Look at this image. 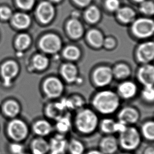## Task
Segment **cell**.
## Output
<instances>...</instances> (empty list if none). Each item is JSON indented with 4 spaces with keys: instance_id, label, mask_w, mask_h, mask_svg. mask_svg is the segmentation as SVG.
Instances as JSON below:
<instances>
[{
    "instance_id": "8d00e7d4",
    "label": "cell",
    "mask_w": 154,
    "mask_h": 154,
    "mask_svg": "<svg viewBox=\"0 0 154 154\" xmlns=\"http://www.w3.org/2000/svg\"><path fill=\"white\" fill-rule=\"evenodd\" d=\"M17 5L23 10H29L33 6L34 0H16Z\"/></svg>"
},
{
    "instance_id": "7bdbcfd3",
    "label": "cell",
    "mask_w": 154,
    "mask_h": 154,
    "mask_svg": "<svg viewBox=\"0 0 154 154\" xmlns=\"http://www.w3.org/2000/svg\"><path fill=\"white\" fill-rule=\"evenodd\" d=\"M84 154H104L98 149H92L86 151Z\"/></svg>"
},
{
    "instance_id": "b9f144b4",
    "label": "cell",
    "mask_w": 154,
    "mask_h": 154,
    "mask_svg": "<svg viewBox=\"0 0 154 154\" xmlns=\"http://www.w3.org/2000/svg\"><path fill=\"white\" fill-rule=\"evenodd\" d=\"M143 154H154V148L152 146H148L144 149Z\"/></svg>"
},
{
    "instance_id": "836d02e7",
    "label": "cell",
    "mask_w": 154,
    "mask_h": 154,
    "mask_svg": "<svg viewBox=\"0 0 154 154\" xmlns=\"http://www.w3.org/2000/svg\"><path fill=\"white\" fill-rule=\"evenodd\" d=\"M30 42L31 39L29 36L26 34H21L17 38L16 41V44L19 49L23 50L28 47Z\"/></svg>"
},
{
    "instance_id": "7dc6e473",
    "label": "cell",
    "mask_w": 154,
    "mask_h": 154,
    "mask_svg": "<svg viewBox=\"0 0 154 154\" xmlns=\"http://www.w3.org/2000/svg\"><path fill=\"white\" fill-rule=\"evenodd\" d=\"M51 1H53V2H59L60 0H51Z\"/></svg>"
},
{
    "instance_id": "8992f818",
    "label": "cell",
    "mask_w": 154,
    "mask_h": 154,
    "mask_svg": "<svg viewBox=\"0 0 154 154\" xmlns=\"http://www.w3.org/2000/svg\"><path fill=\"white\" fill-rule=\"evenodd\" d=\"M43 89L48 98H57L62 95L64 86L60 79L57 77H51L44 82Z\"/></svg>"
},
{
    "instance_id": "60d3db41",
    "label": "cell",
    "mask_w": 154,
    "mask_h": 154,
    "mask_svg": "<svg viewBox=\"0 0 154 154\" xmlns=\"http://www.w3.org/2000/svg\"><path fill=\"white\" fill-rule=\"evenodd\" d=\"M10 149L14 154H22L23 153V147L20 144H12L10 146Z\"/></svg>"
},
{
    "instance_id": "ac0fdd59",
    "label": "cell",
    "mask_w": 154,
    "mask_h": 154,
    "mask_svg": "<svg viewBox=\"0 0 154 154\" xmlns=\"http://www.w3.org/2000/svg\"><path fill=\"white\" fill-rule=\"evenodd\" d=\"M18 71L17 64L13 61H8L5 63L2 68V74L4 79V85H10L11 79L16 75Z\"/></svg>"
},
{
    "instance_id": "5b68a950",
    "label": "cell",
    "mask_w": 154,
    "mask_h": 154,
    "mask_svg": "<svg viewBox=\"0 0 154 154\" xmlns=\"http://www.w3.org/2000/svg\"><path fill=\"white\" fill-rule=\"evenodd\" d=\"M62 42L58 36L48 34L40 40V46L43 51L51 54H56L61 50Z\"/></svg>"
},
{
    "instance_id": "e575fe53",
    "label": "cell",
    "mask_w": 154,
    "mask_h": 154,
    "mask_svg": "<svg viewBox=\"0 0 154 154\" xmlns=\"http://www.w3.org/2000/svg\"><path fill=\"white\" fill-rule=\"evenodd\" d=\"M143 98L148 102H152L154 99V90L153 86H144L142 91Z\"/></svg>"
},
{
    "instance_id": "52a82bcc",
    "label": "cell",
    "mask_w": 154,
    "mask_h": 154,
    "mask_svg": "<svg viewBox=\"0 0 154 154\" xmlns=\"http://www.w3.org/2000/svg\"><path fill=\"white\" fill-rule=\"evenodd\" d=\"M112 69L106 66L99 67L94 71L93 77L94 83L98 87L108 85L113 79Z\"/></svg>"
},
{
    "instance_id": "1f68e13d",
    "label": "cell",
    "mask_w": 154,
    "mask_h": 154,
    "mask_svg": "<svg viewBox=\"0 0 154 154\" xmlns=\"http://www.w3.org/2000/svg\"><path fill=\"white\" fill-rule=\"evenodd\" d=\"M85 16L86 20L90 23H96L100 19V12L96 6H91L86 11Z\"/></svg>"
},
{
    "instance_id": "7402d4cb",
    "label": "cell",
    "mask_w": 154,
    "mask_h": 154,
    "mask_svg": "<svg viewBox=\"0 0 154 154\" xmlns=\"http://www.w3.org/2000/svg\"><path fill=\"white\" fill-rule=\"evenodd\" d=\"M87 40L92 46L99 48L103 46L104 38L100 32L92 29L88 32Z\"/></svg>"
},
{
    "instance_id": "30bf717a",
    "label": "cell",
    "mask_w": 154,
    "mask_h": 154,
    "mask_svg": "<svg viewBox=\"0 0 154 154\" xmlns=\"http://www.w3.org/2000/svg\"><path fill=\"white\" fill-rule=\"evenodd\" d=\"M119 148L118 139L112 135L104 136L98 145V149L104 154H116Z\"/></svg>"
},
{
    "instance_id": "4dcf8cb0",
    "label": "cell",
    "mask_w": 154,
    "mask_h": 154,
    "mask_svg": "<svg viewBox=\"0 0 154 154\" xmlns=\"http://www.w3.org/2000/svg\"><path fill=\"white\" fill-rule=\"evenodd\" d=\"M34 66L38 70H43L49 64L48 58L42 54H38L34 56L33 60Z\"/></svg>"
},
{
    "instance_id": "d590c367",
    "label": "cell",
    "mask_w": 154,
    "mask_h": 154,
    "mask_svg": "<svg viewBox=\"0 0 154 154\" xmlns=\"http://www.w3.org/2000/svg\"><path fill=\"white\" fill-rule=\"evenodd\" d=\"M140 10L146 14H153L154 12V3L151 1L143 2L140 6Z\"/></svg>"
},
{
    "instance_id": "f35d334b",
    "label": "cell",
    "mask_w": 154,
    "mask_h": 154,
    "mask_svg": "<svg viewBox=\"0 0 154 154\" xmlns=\"http://www.w3.org/2000/svg\"><path fill=\"white\" fill-rule=\"evenodd\" d=\"M106 6L110 11H116L119 7V0H107L106 2Z\"/></svg>"
},
{
    "instance_id": "9c48e42d",
    "label": "cell",
    "mask_w": 154,
    "mask_h": 154,
    "mask_svg": "<svg viewBox=\"0 0 154 154\" xmlns=\"http://www.w3.org/2000/svg\"><path fill=\"white\" fill-rule=\"evenodd\" d=\"M138 60L143 64H149L154 60V44L148 41L140 44L136 51Z\"/></svg>"
},
{
    "instance_id": "f1b7e54d",
    "label": "cell",
    "mask_w": 154,
    "mask_h": 154,
    "mask_svg": "<svg viewBox=\"0 0 154 154\" xmlns=\"http://www.w3.org/2000/svg\"><path fill=\"white\" fill-rule=\"evenodd\" d=\"M116 124V122L113 119H104L100 124V131L106 135H112L115 133Z\"/></svg>"
},
{
    "instance_id": "4316f807",
    "label": "cell",
    "mask_w": 154,
    "mask_h": 154,
    "mask_svg": "<svg viewBox=\"0 0 154 154\" xmlns=\"http://www.w3.org/2000/svg\"><path fill=\"white\" fill-rule=\"evenodd\" d=\"M81 55L79 48L74 45L66 46L63 51V55L66 60L75 61L79 59Z\"/></svg>"
},
{
    "instance_id": "f546056e",
    "label": "cell",
    "mask_w": 154,
    "mask_h": 154,
    "mask_svg": "<svg viewBox=\"0 0 154 154\" xmlns=\"http://www.w3.org/2000/svg\"><path fill=\"white\" fill-rule=\"evenodd\" d=\"M118 17L123 23H131L134 20L135 13L131 8H123L118 11Z\"/></svg>"
},
{
    "instance_id": "44dd1931",
    "label": "cell",
    "mask_w": 154,
    "mask_h": 154,
    "mask_svg": "<svg viewBox=\"0 0 154 154\" xmlns=\"http://www.w3.org/2000/svg\"><path fill=\"white\" fill-rule=\"evenodd\" d=\"M34 131L36 134L41 137L48 136L53 131V127L48 121L41 120L38 121L34 125Z\"/></svg>"
},
{
    "instance_id": "ab89813d",
    "label": "cell",
    "mask_w": 154,
    "mask_h": 154,
    "mask_svg": "<svg viewBox=\"0 0 154 154\" xmlns=\"http://www.w3.org/2000/svg\"><path fill=\"white\" fill-rule=\"evenodd\" d=\"M116 45L115 40L112 38H107L104 39L103 46L107 49H112L114 48Z\"/></svg>"
},
{
    "instance_id": "5bb4252c",
    "label": "cell",
    "mask_w": 154,
    "mask_h": 154,
    "mask_svg": "<svg viewBox=\"0 0 154 154\" xmlns=\"http://www.w3.org/2000/svg\"><path fill=\"white\" fill-rule=\"evenodd\" d=\"M137 87L131 81H125L120 84L117 88L119 97L125 100L133 98L137 92Z\"/></svg>"
},
{
    "instance_id": "2e32d148",
    "label": "cell",
    "mask_w": 154,
    "mask_h": 154,
    "mask_svg": "<svg viewBox=\"0 0 154 154\" xmlns=\"http://www.w3.org/2000/svg\"><path fill=\"white\" fill-rule=\"evenodd\" d=\"M67 109L65 100H63L60 102L49 104L46 107V114L50 119L56 121L63 116L64 112Z\"/></svg>"
},
{
    "instance_id": "484cf974",
    "label": "cell",
    "mask_w": 154,
    "mask_h": 154,
    "mask_svg": "<svg viewBox=\"0 0 154 154\" xmlns=\"http://www.w3.org/2000/svg\"><path fill=\"white\" fill-rule=\"evenodd\" d=\"M142 137L148 142H153L154 140V123L149 121L144 123L141 127L140 132Z\"/></svg>"
},
{
    "instance_id": "ee69618b",
    "label": "cell",
    "mask_w": 154,
    "mask_h": 154,
    "mask_svg": "<svg viewBox=\"0 0 154 154\" xmlns=\"http://www.w3.org/2000/svg\"><path fill=\"white\" fill-rule=\"evenodd\" d=\"M77 4L81 6H85L89 4L91 0H74Z\"/></svg>"
},
{
    "instance_id": "d6a6232c",
    "label": "cell",
    "mask_w": 154,
    "mask_h": 154,
    "mask_svg": "<svg viewBox=\"0 0 154 154\" xmlns=\"http://www.w3.org/2000/svg\"><path fill=\"white\" fill-rule=\"evenodd\" d=\"M4 110L8 116H14L19 112V106L14 101H9L5 105Z\"/></svg>"
},
{
    "instance_id": "ba28073f",
    "label": "cell",
    "mask_w": 154,
    "mask_h": 154,
    "mask_svg": "<svg viewBox=\"0 0 154 154\" xmlns=\"http://www.w3.org/2000/svg\"><path fill=\"white\" fill-rule=\"evenodd\" d=\"M69 140L65 135L57 134L48 141L49 154H66Z\"/></svg>"
},
{
    "instance_id": "4fadbf2b",
    "label": "cell",
    "mask_w": 154,
    "mask_h": 154,
    "mask_svg": "<svg viewBox=\"0 0 154 154\" xmlns=\"http://www.w3.org/2000/svg\"><path fill=\"white\" fill-rule=\"evenodd\" d=\"M9 135L14 140H23L27 135V127L25 124L20 120L13 121L8 125Z\"/></svg>"
},
{
    "instance_id": "bcb514c9",
    "label": "cell",
    "mask_w": 154,
    "mask_h": 154,
    "mask_svg": "<svg viewBox=\"0 0 154 154\" xmlns=\"http://www.w3.org/2000/svg\"><path fill=\"white\" fill-rule=\"evenodd\" d=\"M136 2H144V0H135Z\"/></svg>"
},
{
    "instance_id": "7a4b0ae2",
    "label": "cell",
    "mask_w": 154,
    "mask_h": 154,
    "mask_svg": "<svg viewBox=\"0 0 154 154\" xmlns=\"http://www.w3.org/2000/svg\"><path fill=\"white\" fill-rule=\"evenodd\" d=\"M99 125L97 115L89 108L79 110L76 115L75 125L78 131L84 135H90L96 131Z\"/></svg>"
},
{
    "instance_id": "f6af8a7d",
    "label": "cell",
    "mask_w": 154,
    "mask_h": 154,
    "mask_svg": "<svg viewBox=\"0 0 154 154\" xmlns=\"http://www.w3.org/2000/svg\"><path fill=\"white\" fill-rule=\"evenodd\" d=\"M119 154H134L133 152H125L123 151V152H121Z\"/></svg>"
},
{
    "instance_id": "ffe728a7",
    "label": "cell",
    "mask_w": 154,
    "mask_h": 154,
    "mask_svg": "<svg viewBox=\"0 0 154 154\" xmlns=\"http://www.w3.org/2000/svg\"><path fill=\"white\" fill-rule=\"evenodd\" d=\"M33 154H48L49 152L48 141L43 138L40 137L34 140L31 144Z\"/></svg>"
},
{
    "instance_id": "6da1fadb",
    "label": "cell",
    "mask_w": 154,
    "mask_h": 154,
    "mask_svg": "<svg viewBox=\"0 0 154 154\" xmlns=\"http://www.w3.org/2000/svg\"><path fill=\"white\" fill-rule=\"evenodd\" d=\"M92 104L100 114L110 115L115 112L120 106V97L110 90H104L95 95Z\"/></svg>"
},
{
    "instance_id": "cb8c5ba5",
    "label": "cell",
    "mask_w": 154,
    "mask_h": 154,
    "mask_svg": "<svg viewBox=\"0 0 154 154\" xmlns=\"http://www.w3.org/2000/svg\"><path fill=\"white\" fill-rule=\"evenodd\" d=\"M113 76L119 79H124L129 77L131 75V69L127 65L119 64L112 69Z\"/></svg>"
},
{
    "instance_id": "8fae6325",
    "label": "cell",
    "mask_w": 154,
    "mask_h": 154,
    "mask_svg": "<svg viewBox=\"0 0 154 154\" xmlns=\"http://www.w3.org/2000/svg\"><path fill=\"white\" fill-rule=\"evenodd\" d=\"M138 81L144 86H153L154 82V68L149 64H144L137 72Z\"/></svg>"
},
{
    "instance_id": "603a6c76",
    "label": "cell",
    "mask_w": 154,
    "mask_h": 154,
    "mask_svg": "<svg viewBox=\"0 0 154 154\" xmlns=\"http://www.w3.org/2000/svg\"><path fill=\"white\" fill-rule=\"evenodd\" d=\"M85 152V146L81 140L73 138L69 141L67 153L69 154H84Z\"/></svg>"
},
{
    "instance_id": "d4e9b609",
    "label": "cell",
    "mask_w": 154,
    "mask_h": 154,
    "mask_svg": "<svg viewBox=\"0 0 154 154\" xmlns=\"http://www.w3.org/2000/svg\"><path fill=\"white\" fill-rule=\"evenodd\" d=\"M12 22L15 27L19 29H25L31 23V20L27 15L24 13H17L12 18Z\"/></svg>"
},
{
    "instance_id": "d6986e66",
    "label": "cell",
    "mask_w": 154,
    "mask_h": 154,
    "mask_svg": "<svg viewBox=\"0 0 154 154\" xmlns=\"http://www.w3.org/2000/svg\"><path fill=\"white\" fill-rule=\"evenodd\" d=\"M67 31L73 39H79L83 35V27L81 23L75 19H72L67 24Z\"/></svg>"
},
{
    "instance_id": "83f0119b",
    "label": "cell",
    "mask_w": 154,
    "mask_h": 154,
    "mask_svg": "<svg viewBox=\"0 0 154 154\" xmlns=\"http://www.w3.org/2000/svg\"><path fill=\"white\" fill-rule=\"evenodd\" d=\"M71 128L70 119L67 116H63L56 120V129L58 133L65 135Z\"/></svg>"
},
{
    "instance_id": "9a60e30c",
    "label": "cell",
    "mask_w": 154,
    "mask_h": 154,
    "mask_svg": "<svg viewBox=\"0 0 154 154\" xmlns=\"http://www.w3.org/2000/svg\"><path fill=\"white\" fill-rule=\"evenodd\" d=\"M36 12L38 17L41 22L48 23L53 18L54 8L49 2H42L38 6Z\"/></svg>"
},
{
    "instance_id": "7c38bea8",
    "label": "cell",
    "mask_w": 154,
    "mask_h": 154,
    "mask_svg": "<svg viewBox=\"0 0 154 154\" xmlns=\"http://www.w3.org/2000/svg\"><path fill=\"white\" fill-rule=\"evenodd\" d=\"M140 114L137 110L131 107H125L122 108L118 114L119 121L125 125H133L137 122Z\"/></svg>"
},
{
    "instance_id": "277c9868",
    "label": "cell",
    "mask_w": 154,
    "mask_h": 154,
    "mask_svg": "<svg viewBox=\"0 0 154 154\" xmlns=\"http://www.w3.org/2000/svg\"><path fill=\"white\" fill-rule=\"evenodd\" d=\"M132 31L137 38H149L154 34V22L150 19H138L134 23Z\"/></svg>"
},
{
    "instance_id": "c3c4849f",
    "label": "cell",
    "mask_w": 154,
    "mask_h": 154,
    "mask_svg": "<svg viewBox=\"0 0 154 154\" xmlns=\"http://www.w3.org/2000/svg\"><path fill=\"white\" fill-rule=\"evenodd\" d=\"M22 154H23V153H22Z\"/></svg>"
},
{
    "instance_id": "74e56055",
    "label": "cell",
    "mask_w": 154,
    "mask_h": 154,
    "mask_svg": "<svg viewBox=\"0 0 154 154\" xmlns=\"http://www.w3.org/2000/svg\"><path fill=\"white\" fill-rule=\"evenodd\" d=\"M12 11L8 7L3 6L0 8V17L2 19L4 20L10 19L12 16Z\"/></svg>"
},
{
    "instance_id": "3957f363",
    "label": "cell",
    "mask_w": 154,
    "mask_h": 154,
    "mask_svg": "<svg viewBox=\"0 0 154 154\" xmlns=\"http://www.w3.org/2000/svg\"><path fill=\"white\" fill-rule=\"evenodd\" d=\"M119 134V146L123 151L133 152L138 149L142 144V136L135 127L128 126Z\"/></svg>"
},
{
    "instance_id": "e0dca14e",
    "label": "cell",
    "mask_w": 154,
    "mask_h": 154,
    "mask_svg": "<svg viewBox=\"0 0 154 154\" xmlns=\"http://www.w3.org/2000/svg\"><path fill=\"white\" fill-rule=\"evenodd\" d=\"M60 73L63 79L69 83L75 82L78 78L79 71L77 67L71 63L63 64L60 67Z\"/></svg>"
}]
</instances>
